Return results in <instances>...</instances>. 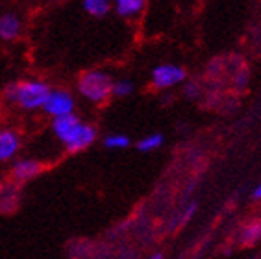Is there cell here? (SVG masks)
Segmentation results:
<instances>
[{
	"label": "cell",
	"mask_w": 261,
	"mask_h": 259,
	"mask_svg": "<svg viewBox=\"0 0 261 259\" xmlns=\"http://www.w3.org/2000/svg\"><path fill=\"white\" fill-rule=\"evenodd\" d=\"M41 163L35 160H20L13 165V178L17 182H26V179L34 178L41 172Z\"/></svg>",
	"instance_id": "8"
},
{
	"label": "cell",
	"mask_w": 261,
	"mask_h": 259,
	"mask_svg": "<svg viewBox=\"0 0 261 259\" xmlns=\"http://www.w3.org/2000/svg\"><path fill=\"white\" fill-rule=\"evenodd\" d=\"M82 126V120L76 117L74 113L72 115H67V117H60V119H54L52 122V130H54V134L58 135V139H61L63 143H69L70 137L76 134V130Z\"/></svg>",
	"instance_id": "5"
},
{
	"label": "cell",
	"mask_w": 261,
	"mask_h": 259,
	"mask_svg": "<svg viewBox=\"0 0 261 259\" xmlns=\"http://www.w3.org/2000/svg\"><path fill=\"white\" fill-rule=\"evenodd\" d=\"M2 193H4V189H2V185H0V196H2Z\"/></svg>",
	"instance_id": "17"
},
{
	"label": "cell",
	"mask_w": 261,
	"mask_h": 259,
	"mask_svg": "<svg viewBox=\"0 0 261 259\" xmlns=\"http://www.w3.org/2000/svg\"><path fill=\"white\" fill-rule=\"evenodd\" d=\"M20 34V20L15 13H6L0 17V39L13 41Z\"/></svg>",
	"instance_id": "9"
},
{
	"label": "cell",
	"mask_w": 261,
	"mask_h": 259,
	"mask_svg": "<svg viewBox=\"0 0 261 259\" xmlns=\"http://www.w3.org/2000/svg\"><path fill=\"white\" fill-rule=\"evenodd\" d=\"M96 139V130L95 126L91 124H84L82 122V126L78 130H76V134L70 137V141L67 143V150L69 152H80V150L87 148V146L93 143V141Z\"/></svg>",
	"instance_id": "6"
},
{
	"label": "cell",
	"mask_w": 261,
	"mask_h": 259,
	"mask_svg": "<svg viewBox=\"0 0 261 259\" xmlns=\"http://www.w3.org/2000/svg\"><path fill=\"white\" fill-rule=\"evenodd\" d=\"M84 10L93 17H104L110 11V2H106V0H86Z\"/></svg>",
	"instance_id": "11"
},
{
	"label": "cell",
	"mask_w": 261,
	"mask_h": 259,
	"mask_svg": "<svg viewBox=\"0 0 261 259\" xmlns=\"http://www.w3.org/2000/svg\"><path fill=\"white\" fill-rule=\"evenodd\" d=\"M134 93V84H130L128 80H119L113 84V91H111V95L115 96H128Z\"/></svg>",
	"instance_id": "14"
},
{
	"label": "cell",
	"mask_w": 261,
	"mask_h": 259,
	"mask_svg": "<svg viewBox=\"0 0 261 259\" xmlns=\"http://www.w3.org/2000/svg\"><path fill=\"white\" fill-rule=\"evenodd\" d=\"M43 110L46 113L54 117V119H60V117H67V115H72V110H74V98L70 93L63 89H54L50 91V95L46 98Z\"/></svg>",
	"instance_id": "4"
},
{
	"label": "cell",
	"mask_w": 261,
	"mask_h": 259,
	"mask_svg": "<svg viewBox=\"0 0 261 259\" xmlns=\"http://www.w3.org/2000/svg\"><path fill=\"white\" fill-rule=\"evenodd\" d=\"M187 78L186 69H181L180 65H158L156 69L152 70V84L156 85L158 89H169V87H174L176 84H181V82Z\"/></svg>",
	"instance_id": "3"
},
{
	"label": "cell",
	"mask_w": 261,
	"mask_h": 259,
	"mask_svg": "<svg viewBox=\"0 0 261 259\" xmlns=\"http://www.w3.org/2000/svg\"><path fill=\"white\" fill-rule=\"evenodd\" d=\"M78 89H80V95L91 102H102L111 95L113 82L102 70H89L80 78Z\"/></svg>",
	"instance_id": "2"
},
{
	"label": "cell",
	"mask_w": 261,
	"mask_h": 259,
	"mask_svg": "<svg viewBox=\"0 0 261 259\" xmlns=\"http://www.w3.org/2000/svg\"><path fill=\"white\" fill-rule=\"evenodd\" d=\"M150 259H163V255H161V254H156V255H152Z\"/></svg>",
	"instance_id": "16"
},
{
	"label": "cell",
	"mask_w": 261,
	"mask_h": 259,
	"mask_svg": "<svg viewBox=\"0 0 261 259\" xmlns=\"http://www.w3.org/2000/svg\"><path fill=\"white\" fill-rule=\"evenodd\" d=\"M128 145H130V137H126V135H122V134L108 135V137L104 139V146L106 148H111V150L126 148Z\"/></svg>",
	"instance_id": "13"
},
{
	"label": "cell",
	"mask_w": 261,
	"mask_h": 259,
	"mask_svg": "<svg viewBox=\"0 0 261 259\" xmlns=\"http://www.w3.org/2000/svg\"><path fill=\"white\" fill-rule=\"evenodd\" d=\"M145 8V2L143 0H119L115 6L117 13L124 19H130V17L139 15L141 11Z\"/></svg>",
	"instance_id": "10"
},
{
	"label": "cell",
	"mask_w": 261,
	"mask_h": 259,
	"mask_svg": "<svg viewBox=\"0 0 261 259\" xmlns=\"http://www.w3.org/2000/svg\"><path fill=\"white\" fill-rule=\"evenodd\" d=\"M19 150V137L11 130L0 132V161H8L17 154Z\"/></svg>",
	"instance_id": "7"
},
{
	"label": "cell",
	"mask_w": 261,
	"mask_h": 259,
	"mask_svg": "<svg viewBox=\"0 0 261 259\" xmlns=\"http://www.w3.org/2000/svg\"><path fill=\"white\" fill-rule=\"evenodd\" d=\"M50 87L45 82H24V84H13L6 89V98L17 102L24 110H37L43 108L50 95Z\"/></svg>",
	"instance_id": "1"
},
{
	"label": "cell",
	"mask_w": 261,
	"mask_h": 259,
	"mask_svg": "<svg viewBox=\"0 0 261 259\" xmlns=\"http://www.w3.org/2000/svg\"><path fill=\"white\" fill-rule=\"evenodd\" d=\"M163 145V135L161 134H152V135H146L145 139H141L137 143V148L141 152H152V150H158L160 146Z\"/></svg>",
	"instance_id": "12"
},
{
	"label": "cell",
	"mask_w": 261,
	"mask_h": 259,
	"mask_svg": "<svg viewBox=\"0 0 261 259\" xmlns=\"http://www.w3.org/2000/svg\"><path fill=\"white\" fill-rule=\"evenodd\" d=\"M252 194H254V198H261V184L257 185L256 189H254V193H252Z\"/></svg>",
	"instance_id": "15"
}]
</instances>
